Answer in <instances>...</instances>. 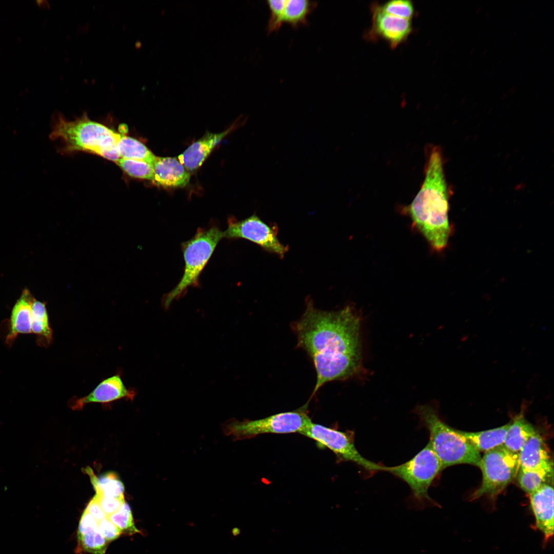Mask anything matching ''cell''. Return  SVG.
<instances>
[{"mask_svg":"<svg viewBox=\"0 0 554 554\" xmlns=\"http://www.w3.org/2000/svg\"><path fill=\"white\" fill-rule=\"evenodd\" d=\"M443 470L439 459L428 443L406 462L394 466H386L385 472L405 482L411 489L416 506L422 509L428 504H437L428 495V490Z\"/></svg>","mask_w":554,"mask_h":554,"instance_id":"cell-6","label":"cell"},{"mask_svg":"<svg viewBox=\"0 0 554 554\" xmlns=\"http://www.w3.org/2000/svg\"><path fill=\"white\" fill-rule=\"evenodd\" d=\"M108 518L122 533L131 535L140 532L135 525L131 508L125 501L116 511L108 516Z\"/></svg>","mask_w":554,"mask_h":554,"instance_id":"cell-27","label":"cell"},{"mask_svg":"<svg viewBox=\"0 0 554 554\" xmlns=\"http://www.w3.org/2000/svg\"><path fill=\"white\" fill-rule=\"evenodd\" d=\"M224 238L247 240L281 258L288 250L287 246L279 240L275 227L267 224L255 214L241 221L229 219Z\"/></svg>","mask_w":554,"mask_h":554,"instance_id":"cell-10","label":"cell"},{"mask_svg":"<svg viewBox=\"0 0 554 554\" xmlns=\"http://www.w3.org/2000/svg\"><path fill=\"white\" fill-rule=\"evenodd\" d=\"M34 299L24 291L13 306L8 324L5 343L11 347L19 334L31 333L32 304Z\"/></svg>","mask_w":554,"mask_h":554,"instance_id":"cell-16","label":"cell"},{"mask_svg":"<svg viewBox=\"0 0 554 554\" xmlns=\"http://www.w3.org/2000/svg\"><path fill=\"white\" fill-rule=\"evenodd\" d=\"M98 522L85 509L78 524L77 534L83 533L91 529L98 528Z\"/></svg>","mask_w":554,"mask_h":554,"instance_id":"cell-32","label":"cell"},{"mask_svg":"<svg viewBox=\"0 0 554 554\" xmlns=\"http://www.w3.org/2000/svg\"><path fill=\"white\" fill-rule=\"evenodd\" d=\"M286 0H268L267 5L270 12L267 27L268 33L279 30L281 26L282 17Z\"/></svg>","mask_w":554,"mask_h":554,"instance_id":"cell-29","label":"cell"},{"mask_svg":"<svg viewBox=\"0 0 554 554\" xmlns=\"http://www.w3.org/2000/svg\"><path fill=\"white\" fill-rule=\"evenodd\" d=\"M479 467L482 471V481L471 499L483 496L494 498L517 477L520 467L519 453L509 451L503 445L499 446L484 452Z\"/></svg>","mask_w":554,"mask_h":554,"instance_id":"cell-8","label":"cell"},{"mask_svg":"<svg viewBox=\"0 0 554 554\" xmlns=\"http://www.w3.org/2000/svg\"><path fill=\"white\" fill-rule=\"evenodd\" d=\"M78 552L92 554H106L108 541L103 536L98 528L77 534Z\"/></svg>","mask_w":554,"mask_h":554,"instance_id":"cell-25","label":"cell"},{"mask_svg":"<svg viewBox=\"0 0 554 554\" xmlns=\"http://www.w3.org/2000/svg\"><path fill=\"white\" fill-rule=\"evenodd\" d=\"M510 422L503 445L509 451L519 453L536 430L525 418L523 411L516 415Z\"/></svg>","mask_w":554,"mask_h":554,"instance_id":"cell-18","label":"cell"},{"mask_svg":"<svg viewBox=\"0 0 554 554\" xmlns=\"http://www.w3.org/2000/svg\"><path fill=\"white\" fill-rule=\"evenodd\" d=\"M318 3L309 0H286L282 23L296 28L308 24V16L316 8Z\"/></svg>","mask_w":554,"mask_h":554,"instance_id":"cell-22","label":"cell"},{"mask_svg":"<svg viewBox=\"0 0 554 554\" xmlns=\"http://www.w3.org/2000/svg\"><path fill=\"white\" fill-rule=\"evenodd\" d=\"M474 48L471 49V51L470 52V54H471V53L473 52V51H474Z\"/></svg>","mask_w":554,"mask_h":554,"instance_id":"cell-36","label":"cell"},{"mask_svg":"<svg viewBox=\"0 0 554 554\" xmlns=\"http://www.w3.org/2000/svg\"><path fill=\"white\" fill-rule=\"evenodd\" d=\"M301 434L332 451L340 462H352L370 474L385 471L386 466L368 460L359 452L352 431H340L311 422Z\"/></svg>","mask_w":554,"mask_h":554,"instance_id":"cell-9","label":"cell"},{"mask_svg":"<svg viewBox=\"0 0 554 554\" xmlns=\"http://www.w3.org/2000/svg\"><path fill=\"white\" fill-rule=\"evenodd\" d=\"M415 412L420 422L428 430L431 448L439 459L443 469L457 464H467L479 467L480 453L459 432L440 418L434 407L417 406Z\"/></svg>","mask_w":554,"mask_h":554,"instance_id":"cell-4","label":"cell"},{"mask_svg":"<svg viewBox=\"0 0 554 554\" xmlns=\"http://www.w3.org/2000/svg\"><path fill=\"white\" fill-rule=\"evenodd\" d=\"M307 402L300 408L254 420L240 421L230 420L222 425L226 436L234 440H244L265 433H301L312 422L308 414Z\"/></svg>","mask_w":554,"mask_h":554,"instance_id":"cell-7","label":"cell"},{"mask_svg":"<svg viewBox=\"0 0 554 554\" xmlns=\"http://www.w3.org/2000/svg\"><path fill=\"white\" fill-rule=\"evenodd\" d=\"M372 14L370 35L383 39L392 48L405 41L412 31L411 20L388 14L379 5H373Z\"/></svg>","mask_w":554,"mask_h":554,"instance_id":"cell-11","label":"cell"},{"mask_svg":"<svg viewBox=\"0 0 554 554\" xmlns=\"http://www.w3.org/2000/svg\"><path fill=\"white\" fill-rule=\"evenodd\" d=\"M519 486L528 495L553 480V468L524 469L520 468L517 477Z\"/></svg>","mask_w":554,"mask_h":554,"instance_id":"cell-24","label":"cell"},{"mask_svg":"<svg viewBox=\"0 0 554 554\" xmlns=\"http://www.w3.org/2000/svg\"><path fill=\"white\" fill-rule=\"evenodd\" d=\"M98 528L103 536L110 542L117 539L122 532L108 518V517L98 523Z\"/></svg>","mask_w":554,"mask_h":554,"instance_id":"cell-30","label":"cell"},{"mask_svg":"<svg viewBox=\"0 0 554 554\" xmlns=\"http://www.w3.org/2000/svg\"><path fill=\"white\" fill-rule=\"evenodd\" d=\"M135 394V389L126 387L118 372L102 380L87 395L79 398H72L68 404L73 410H80L90 403L107 404L124 399L132 401Z\"/></svg>","mask_w":554,"mask_h":554,"instance_id":"cell-12","label":"cell"},{"mask_svg":"<svg viewBox=\"0 0 554 554\" xmlns=\"http://www.w3.org/2000/svg\"><path fill=\"white\" fill-rule=\"evenodd\" d=\"M115 163L129 175L153 182L154 171L150 164L143 161L122 158Z\"/></svg>","mask_w":554,"mask_h":554,"instance_id":"cell-26","label":"cell"},{"mask_svg":"<svg viewBox=\"0 0 554 554\" xmlns=\"http://www.w3.org/2000/svg\"><path fill=\"white\" fill-rule=\"evenodd\" d=\"M119 135L86 115L69 121L58 115L54 120L50 138L62 140L69 150L89 151L116 162L120 159L117 149Z\"/></svg>","mask_w":554,"mask_h":554,"instance_id":"cell-3","label":"cell"},{"mask_svg":"<svg viewBox=\"0 0 554 554\" xmlns=\"http://www.w3.org/2000/svg\"><path fill=\"white\" fill-rule=\"evenodd\" d=\"M516 91H517V88L516 87H515V86H513L510 88L509 92L511 94H513V93H515V92Z\"/></svg>","mask_w":554,"mask_h":554,"instance_id":"cell-34","label":"cell"},{"mask_svg":"<svg viewBox=\"0 0 554 554\" xmlns=\"http://www.w3.org/2000/svg\"><path fill=\"white\" fill-rule=\"evenodd\" d=\"M223 232L215 226L200 228L194 236L181 244L185 266L183 276L177 285L166 294L162 305L168 309L173 301L183 296L190 287L199 286V277L211 258Z\"/></svg>","mask_w":554,"mask_h":554,"instance_id":"cell-5","label":"cell"},{"mask_svg":"<svg viewBox=\"0 0 554 554\" xmlns=\"http://www.w3.org/2000/svg\"><path fill=\"white\" fill-rule=\"evenodd\" d=\"M520 468L534 469L553 468L549 449L537 431L529 438L519 453Z\"/></svg>","mask_w":554,"mask_h":554,"instance_id":"cell-17","label":"cell"},{"mask_svg":"<svg viewBox=\"0 0 554 554\" xmlns=\"http://www.w3.org/2000/svg\"><path fill=\"white\" fill-rule=\"evenodd\" d=\"M448 207L442 156L438 149L434 148L427 160L422 185L404 210L413 226L437 251L447 246L451 233Z\"/></svg>","mask_w":554,"mask_h":554,"instance_id":"cell-2","label":"cell"},{"mask_svg":"<svg viewBox=\"0 0 554 554\" xmlns=\"http://www.w3.org/2000/svg\"><path fill=\"white\" fill-rule=\"evenodd\" d=\"M97 496L107 499L124 498V486L114 472H105L100 476L95 474L90 467L85 469Z\"/></svg>","mask_w":554,"mask_h":554,"instance_id":"cell-21","label":"cell"},{"mask_svg":"<svg viewBox=\"0 0 554 554\" xmlns=\"http://www.w3.org/2000/svg\"><path fill=\"white\" fill-rule=\"evenodd\" d=\"M94 497L107 516L116 511L125 501L124 498L107 499L96 494Z\"/></svg>","mask_w":554,"mask_h":554,"instance_id":"cell-31","label":"cell"},{"mask_svg":"<svg viewBox=\"0 0 554 554\" xmlns=\"http://www.w3.org/2000/svg\"><path fill=\"white\" fill-rule=\"evenodd\" d=\"M530 507L535 519V526L543 533L545 542L553 535V488L545 484L529 494Z\"/></svg>","mask_w":554,"mask_h":554,"instance_id":"cell-13","label":"cell"},{"mask_svg":"<svg viewBox=\"0 0 554 554\" xmlns=\"http://www.w3.org/2000/svg\"><path fill=\"white\" fill-rule=\"evenodd\" d=\"M153 183L164 188L184 187L189 182L190 173L175 157L156 156L152 165Z\"/></svg>","mask_w":554,"mask_h":554,"instance_id":"cell-14","label":"cell"},{"mask_svg":"<svg viewBox=\"0 0 554 554\" xmlns=\"http://www.w3.org/2000/svg\"><path fill=\"white\" fill-rule=\"evenodd\" d=\"M510 421L497 428L478 432L459 430V432L479 452H486L503 445Z\"/></svg>","mask_w":554,"mask_h":554,"instance_id":"cell-19","label":"cell"},{"mask_svg":"<svg viewBox=\"0 0 554 554\" xmlns=\"http://www.w3.org/2000/svg\"><path fill=\"white\" fill-rule=\"evenodd\" d=\"M486 52H487V50H485V51H484V52H483V54H482V55H484V54H485V53H486Z\"/></svg>","mask_w":554,"mask_h":554,"instance_id":"cell-37","label":"cell"},{"mask_svg":"<svg viewBox=\"0 0 554 554\" xmlns=\"http://www.w3.org/2000/svg\"><path fill=\"white\" fill-rule=\"evenodd\" d=\"M292 329L298 346L311 359L316 372L309 401L326 383L348 379L362 370L361 319L353 307L325 311L308 301Z\"/></svg>","mask_w":554,"mask_h":554,"instance_id":"cell-1","label":"cell"},{"mask_svg":"<svg viewBox=\"0 0 554 554\" xmlns=\"http://www.w3.org/2000/svg\"><path fill=\"white\" fill-rule=\"evenodd\" d=\"M85 510L98 522L108 517L94 496L89 501Z\"/></svg>","mask_w":554,"mask_h":554,"instance_id":"cell-33","label":"cell"},{"mask_svg":"<svg viewBox=\"0 0 554 554\" xmlns=\"http://www.w3.org/2000/svg\"><path fill=\"white\" fill-rule=\"evenodd\" d=\"M481 10V6L479 7L478 9L476 11V13H478Z\"/></svg>","mask_w":554,"mask_h":554,"instance_id":"cell-35","label":"cell"},{"mask_svg":"<svg viewBox=\"0 0 554 554\" xmlns=\"http://www.w3.org/2000/svg\"><path fill=\"white\" fill-rule=\"evenodd\" d=\"M117 149L120 158L143 161L151 165L156 156L141 142L121 134L117 140Z\"/></svg>","mask_w":554,"mask_h":554,"instance_id":"cell-23","label":"cell"},{"mask_svg":"<svg viewBox=\"0 0 554 554\" xmlns=\"http://www.w3.org/2000/svg\"><path fill=\"white\" fill-rule=\"evenodd\" d=\"M232 126L220 133L207 132L202 138L190 145L177 157L179 161L189 172L199 168L214 148L233 129Z\"/></svg>","mask_w":554,"mask_h":554,"instance_id":"cell-15","label":"cell"},{"mask_svg":"<svg viewBox=\"0 0 554 554\" xmlns=\"http://www.w3.org/2000/svg\"><path fill=\"white\" fill-rule=\"evenodd\" d=\"M31 333L36 336V344L41 347L47 348L53 342V330L46 304L35 299L32 304Z\"/></svg>","mask_w":554,"mask_h":554,"instance_id":"cell-20","label":"cell"},{"mask_svg":"<svg viewBox=\"0 0 554 554\" xmlns=\"http://www.w3.org/2000/svg\"><path fill=\"white\" fill-rule=\"evenodd\" d=\"M385 12L403 18L411 20L414 13L413 4L408 0H392L380 5Z\"/></svg>","mask_w":554,"mask_h":554,"instance_id":"cell-28","label":"cell"}]
</instances>
